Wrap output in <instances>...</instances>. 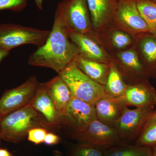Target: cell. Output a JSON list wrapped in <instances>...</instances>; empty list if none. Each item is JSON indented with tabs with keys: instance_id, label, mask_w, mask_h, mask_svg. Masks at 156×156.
Wrapping results in <instances>:
<instances>
[{
	"instance_id": "cell-1",
	"label": "cell",
	"mask_w": 156,
	"mask_h": 156,
	"mask_svg": "<svg viewBox=\"0 0 156 156\" xmlns=\"http://www.w3.org/2000/svg\"><path fill=\"white\" fill-rule=\"evenodd\" d=\"M68 31L61 2L56 8L53 28L47 41L30 54L28 64L51 69L59 74L79 54L76 45L70 40Z\"/></svg>"
},
{
	"instance_id": "cell-2",
	"label": "cell",
	"mask_w": 156,
	"mask_h": 156,
	"mask_svg": "<svg viewBox=\"0 0 156 156\" xmlns=\"http://www.w3.org/2000/svg\"><path fill=\"white\" fill-rule=\"evenodd\" d=\"M37 127L49 131L37 112L28 105L2 117L1 137L7 142L18 143L27 137L30 130Z\"/></svg>"
},
{
	"instance_id": "cell-3",
	"label": "cell",
	"mask_w": 156,
	"mask_h": 156,
	"mask_svg": "<svg viewBox=\"0 0 156 156\" xmlns=\"http://www.w3.org/2000/svg\"><path fill=\"white\" fill-rule=\"evenodd\" d=\"M58 75L67 84L74 97L92 105L108 94L104 86L85 74L78 67L74 61Z\"/></svg>"
},
{
	"instance_id": "cell-4",
	"label": "cell",
	"mask_w": 156,
	"mask_h": 156,
	"mask_svg": "<svg viewBox=\"0 0 156 156\" xmlns=\"http://www.w3.org/2000/svg\"><path fill=\"white\" fill-rule=\"evenodd\" d=\"M50 32L14 23H0V48L10 52L22 45L39 48L47 41Z\"/></svg>"
},
{
	"instance_id": "cell-5",
	"label": "cell",
	"mask_w": 156,
	"mask_h": 156,
	"mask_svg": "<svg viewBox=\"0 0 156 156\" xmlns=\"http://www.w3.org/2000/svg\"><path fill=\"white\" fill-rule=\"evenodd\" d=\"M112 25L133 37L151 33L136 7L135 0H119Z\"/></svg>"
},
{
	"instance_id": "cell-6",
	"label": "cell",
	"mask_w": 156,
	"mask_h": 156,
	"mask_svg": "<svg viewBox=\"0 0 156 156\" xmlns=\"http://www.w3.org/2000/svg\"><path fill=\"white\" fill-rule=\"evenodd\" d=\"M73 138L83 143L88 144L103 150L117 144H123L113 126L101 122L96 118L85 130L72 133Z\"/></svg>"
},
{
	"instance_id": "cell-7",
	"label": "cell",
	"mask_w": 156,
	"mask_h": 156,
	"mask_svg": "<svg viewBox=\"0 0 156 156\" xmlns=\"http://www.w3.org/2000/svg\"><path fill=\"white\" fill-rule=\"evenodd\" d=\"M64 16L69 30L96 39L87 0H63Z\"/></svg>"
},
{
	"instance_id": "cell-8",
	"label": "cell",
	"mask_w": 156,
	"mask_h": 156,
	"mask_svg": "<svg viewBox=\"0 0 156 156\" xmlns=\"http://www.w3.org/2000/svg\"><path fill=\"white\" fill-rule=\"evenodd\" d=\"M153 112L151 109L135 108L131 109L127 107L113 125L121 140L126 144L136 140Z\"/></svg>"
},
{
	"instance_id": "cell-9",
	"label": "cell",
	"mask_w": 156,
	"mask_h": 156,
	"mask_svg": "<svg viewBox=\"0 0 156 156\" xmlns=\"http://www.w3.org/2000/svg\"><path fill=\"white\" fill-rule=\"evenodd\" d=\"M112 61L127 85L148 80L149 76L134 48L111 55Z\"/></svg>"
},
{
	"instance_id": "cell-10",
	"label": "cell",
	"mask_w": 156,
	"mask_h": 156,
	"mask_svg": "<svg viewBox=\"0 0 156 156\" xmlns=\"http://www.w3.org/2000/svg\"><path fill=\"white\" fill-rule=\"evenodd\" d=\"M39 83L37 77L33 76L20 86L6 90L0 98V114L2 116L29 105Z\"/></svg>"
},
{
	"instance_id": "cell-11",
	"label": "cell",
	"mask_w": 156,
	"mask_h": 156,
	"mask_svg": "<svg viewBox=\"0 0 156 156\" xmlns=\"http://www.w3.org/2000/svg\"><path fill=\"white\" fill-rule=\"evenodd\" d=\"M29 105L37 112L49 131L64 126L63 115L56 108L48 94L47 83H39Z\"/></svg>"
},
{
	"instance_id": "cell-12",
	"label": "cell",
	"mask_w": 156,
	"mask_h": 156,
	"mask_svg": "<svg viewBox=\"0 0 156 156\" xmlns=\"http://www.w3.org/2000/svg\"><path fill=\"white\" fill-rule=\"evenodd\" d=\"M96 118L94 105L73 96L63 114V125L72 133H80Z\"/></svg>"
},
{
	"instance_id": "cell-13",
	"label": "cell",
	"mask_w": 156,
	"mask_h": 156,
	"mask_svg": "<svg viewBox=\"0 0 156 156\" xmlns=\"http://www.w3.org/2000/svg\"><path fill=\"white\" fill-rule=\"evenodd\" d=\"M127 106L153 110L156 105V92L148 80L127 85L125 93L119 98Z\"/></svg>"
},
{
	"instance_id": "cell-14",
	"label": "cell",
	"mask_w": 156,
	"mask_h": 156,
	"mask_svg": "<svg viewBox=\"0 0 156 156\" xmlns=\"http://www.w3.org/2000/svg\"><path fill=\"white\" fill-rule=\"evenodd\" d=\"M119 0H87L92 27L95 34L112 25Z\"/></svg>"
},
{
	"instance_id": "cell-15",
	"label": "cell",
	"mask_w": 156,
	"mask_h": 156,
	"mask_svg": "<svg viewBox=\"0 0 156 156\" xmlns=\"http://www.w3.org/2000/svg\"><path fill=\"white\" fill-rule=\"evenodd\" d=\"M68 32L70 40L78 49L79 55L87 59L103 63L109 64L112 62L111 56L96 39L69 30Z\"/></svg>"
},
{
	"instance_id": "cell-16",
	"label": "cell",
	"mask_w": 156,
	"mask_h": 156,
	"mask_svg": "<svg viewBox=\"0 0 156 156\" xmlns=\"http://www.w3.org/2000/svg\"><path fill=\"white\" fill-rule=\"evenodd\" d=\"M95 37L110 56L134 47L133 37L113 25L102 32L95 34Z\"/></svg>"
},
{
	"instance_id": "cell-17",
	"label": "cell",
	"mask_w": 156,
	"mask_h": 156,
	"mask_svg": "<svg viewBox=\"0 0 156 156\" xmlns=\"http://www.w3.org/2000/svg\"><path fill=\"white\" fill-rule=\"evenodd\" d=\"M146 34L133 37L134 48L148 75L156 77V37Z\"/></svg>"
},
{
	"instance_id": "cell-18",
	"label": "cell",
	"mask_w": 156,
	"mask_h": 156,
	"mask_svg": "<svg viewBox=\"0 0 156 156\" xmlns=\"http://www.w3.org/2000/svg\"><path fill=\"white\" fill-rule=\"evenodd\" d=\"M94 105L97 119L112 126L127 107L119 98L113 97L108 94L101 98Z\"/></svg>"
},
{
	"instance_id": "cell-19",
	"label": "cell",
	"mask_w": 156,
	"mask_h": 156,
	"mask_svg": "<svg viewBox=\"0 0 156 156\" xmlns=\"http://www.w3.org/2000/svg\"><path fill=\"white\" fill-rule=\"evenodd\" d=\"M46 83L48 94L56 108L63 115L73 96L69 88L58 75Z\"/></svg>"
},
{
	"instance_id": "cell-20",
	"label": "cell",
	"mask_w": 156,
	"mask_h": 156,
	"mask_svg": "<svg viewBox=\"0 0 156 156\" xmlns=\"http://www.w3.org/2000/svg\"><path fill=\"white\" fill-rule=\"evenodd\" d=\"M78 67L89 78L104 86L109 71L110 64L87 59L78 55L75 58Z\"/></svg>"
},
{
	"instance_id": "cell-21",
	"label": "cell",
	"mask_w": 156,
	"mask_h": 156,
	"mask_svg": "<svg viewBox=\"0 0 156 156\" xmlns=\"http://www.w3.org/2000/svg\"><path fill=\"white\" fill-rule=\"evenodd\" d=\"M104 156H152V148L135 144H121L104 150Z\"/></svg>"
},
{
	"instance_id": "cell-22",
	"label": "cell",
	"mask_w": 156,
	"mask_h": 156,
	"mask_svg": "<svg viewBox=\"0 0 156 156\" xmlns=\"http://www.w3.org/2000/svg\"><path fill=\"white\" fill-rule=\"evenodd\" d=\"M127 85L115 66L112 62L106 83L104 86L107 93L117 98L122 97L126 91Z\"/></svg>"
},
{
	"instance_id": "cell-23",
	"label": "cell",
	"mask_w": 156,
	"mask_h": 156,
	"mask_svg": "<svg viewBox=\"0 0 156 156\" xmlns=\"http://www.w3.org/2000/svg\"><path fill=\"white\" fill-rule=\"evenodd\" d=\"M137 145L153 148L156 146V111L153 112L148 118L135 141Z\"/></svg>"
},
{
	"instance_id": "cell-24",
	"label": "cell",
	"mask_w": 156,
	"mask_h": 156,
	"mask_svg": "<svg viewBox=\"0 0 156 156\" xmlns=\"http://www.w3.org/2000/svg\"><path fill=\"white\" fill-rule=\"evenodd\" d=\"M141 17L147 23L151 33L156 34V4L149 0H135Z\"/></svg>"
},
{
	"instance_id": "cell-25",
	"label": "cell",
	"mask_w": 156,
	"mask_h": 156,
	"mask_svg": "<svg viewBox=\"0 0 156 156\" xmlns=\"http://www.w3.org/2000/svg\"><path fill=\"white\" fill-rule=\"evenodd\" d=\"M70 156H104V150L95 146L80 143L73 148Z\"/></svg>"
},
{
	"instance_id": "cell-26",
	"label": "cell",
	"mask_w": 156,
	"mask_h": 156,
	"mask_svg": "<svg viewBox=\"0 0 156 156\" xmlns=\"http://www.w3.org/2000/svg\"><path fill=\"white\" fill-rule=\"evenodd\" d=\"M28 0H0V11H22L26 8Z\"/></svg>"
},
{
	"instance_id": "cell-27",
	"label": "cell",
	"mask_w": 156,
	"mask_h": 156,
	"mask_svg": "<svg viewBox=\"0 0 156 156\" xmlns=\"http://www.w3.org/2000/svg\"><path fill=\"white\" fill-rule=\"evenodd\" d=\"M48 132V129L41 127L32 128L28 132L27 139L30 142L38 145L44 142Z\"/></svg>"
},
{
	"instance_id": "cell-28",
	"label": "cell",
	"mask_w": 156,
	"mask_h": 156,
	"mask_svg": "<svg viewBox=\"0 0 156 156\" xmlns=\"http://www.w3.org/2000/svg\"><path fill=\"white\" fill-rule=\"evenodd\" d=\"M60 137L54 133L48 132L45 136L44 142L48 145H53L57 144L60 141Z\"/></svg>"
},
{
	"instance_id": "cell-29",
	"label": "cell",
	"mask_w": 156,
	"mask_h": 156,
	"mask_svg": "<svg viewBox=\"0 0 156 156\" xmlns=\"http://www.w3.org/2000/svg\"><path fill=\"white\" fill-rule=\"evenodd\" d=\"M10 54V52L0 48V63Z\"/></svg>"
},
{
	"instance_id": "cell-30",
	"label": "cell",
	"mask_w": 156,
	"mask_h": 156,
	"mask_svg": "<svg viewBox=\"0 0 156 156\" xmlns=\"http://www.w3.org/2000/svg\"><path fill=\"white\" fill-rule=\"evenodd\" d=\"M0 156H13L10 152L6 149H0Z\"/></svg>"
},
{
	"instance_id": "cell-31",
	"label": "cell",
	"mask_w": 156,
	"mask_h": 156,
	"mask_svg": "<svg viewBox=\"0 0 156 156\" xmlns=\"http://www.w3.org/2000/svg\"><path fill=\"white\" fill-rule=\"evenodd\" d=\"M35 3L37 8L40 11L43 10V0H34Z\"/></svg>"
},
{
	"instance_id": "cell-32",
	"label": "cell",
	"mask_w": 156,
	"mask_h": 156,
	"mask_svg": "<svg viewBox=\"0 0 156 156\" xmlns=\"http://www.w3.org/2000/svg\"><path fill=\"white\" fill-rule=\"evenodd\" d=\"M54 156H62L60 152L58 151H55L53 152Z\"/></svg>"
},
{
	"instance_id": "cell-33",
	"label": "cell",
	"mask_w": 156,
	"mask_h": 156,
	"mask_svg": "<svg viewBox=\"0 0 156 156\" xmlns=\"http://www.w3.org/2000/svg\"><path fill=\"white\" fill-rule=\"evenodd\" d=\"M152 156H156V146L152 148Z\"/></svg>"
},
{
	"instance_id": "cell-34",
	"label": "cell",
	"mask_w": 156,
	"mask_h": 156,
	"mask_svg": "<svg viewBox=\"0 0 156 156\" xmlns=\"http://www.w3.org/2000/svg\"><path fill=\"white\" fill-rule=\"evenodd\" d=\"M2 115L0 114V143H1V140H2V137H1V121H2Z\"/></svg>"
},
{
	"instance_id": "cell-35",
	"label": "cell",
	"mask_w": 156,
	"mask_h": 156,
	"mask_svg": "<svg viewBox=\"0 0 156 156\" xmlns=\"http://www.w3.org/2000/svg\"><path fill=\"white\" fill-rule=\"evenodd\" d=\"M149 1H151V2H153L155 3L156 4V0H149Z\"/></svg>"
}]
</instances>
